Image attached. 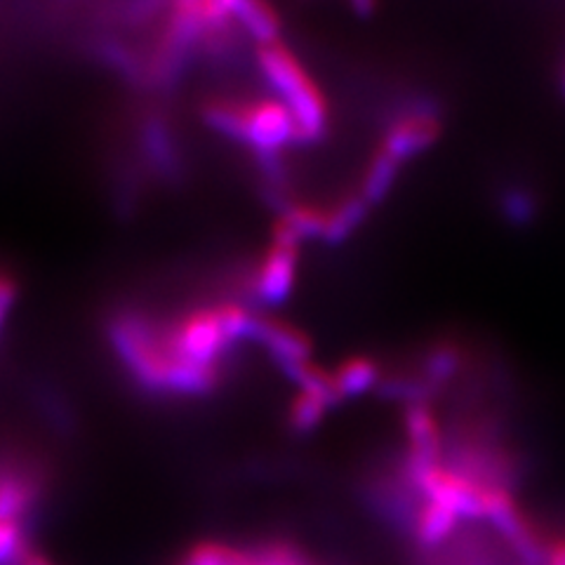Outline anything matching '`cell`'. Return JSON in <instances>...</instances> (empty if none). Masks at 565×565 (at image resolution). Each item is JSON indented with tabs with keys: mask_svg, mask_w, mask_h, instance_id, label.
I'll return each instance as SVG.
<instances>
[{
	"mask_svg": "<svg viewBox=\"0 0 565 565\" xmlns=\"http://www.w3.org/2000/svg\"><path fill=\"white\" fill-rule=\"evenodd\" d=\"M35 500V486L20 471H0V521L22 523Z\"/></svg>",
	"mask_w": 565,
	"mask_h": 565,
	"instance_id": "6da1fadb",
	"label": "cell"
},
{
	"mask_svg": "<svg viewBox=\"0 0 565 565\" xmlns=\"http://www.w3.org/2000/svg\"><path fill=\"white\" fill-rule=\"evenodd\" d=\"M24 525L12 521H0V565H17L24 554Z\"/></svg>",
	"mask_w": 565,
	"mask_h": 565,
	"instance_id": "3957f363",
	"label": "cell"
},
{
	"mask_svg": "<svg viewBox=\"0 0 565 565\" xmlns=\"http://www.w3.org/2000/svg\"><path fill=\"white\" fill-rule=\"evenodd\" d=\"M17 565H52L45 556L41 554H33V552H26L20 561H17Z\"/></svg>",
	"mask_w": 565,
	"mask_h": 565,
	"instance_id": "8992f818",
	"label": "cell"
},
{
	"mask_svg": "<svg viewBox=\"0 0 565 565\" xmlns=\"http://www.w3.org/2000/svg\"><path fill=\"white\" fill-rule=\"evenodd\" d=\"M12 297H14L12 282H10V280H0V321H3V313H6V309L10 307Z\"/></svg>",
	"mask_w": 565,
	"mask_h": 565,
	"instance_id": "5b68a950",
	"label": "cell"
},
{
	"mask_svg": "<svg viewBox=\"0 0 565 565\" xmlns=\"http://www.w3.org/2000/svg\"><path fill=\"white\" fill-rule=\"evenodd\" d=\"M253 565H316L307 558L297 546L290 544H264L257 552H253Z\"/></svg>",
	"mask_w": 565,
	"mask_h": 565,
	"instance_id": "7a4b0ae2",
	"label": "cell"
},
{
	"mask_svg": "<svg viewBox=\"0 0 565 565\" xmlns=\"http://www.w3.org/2000/svg\"><path fill=\"white\" fill-rule=\"evenodd\" d=\"M546 565H565V540L556 542L550 552L544 556Z\"/></svg>",
	"mask_w": 565,
	"mask_h": 565,
	"instance_id": "277c9868",
	"label": "cell"
}]
</instances>
